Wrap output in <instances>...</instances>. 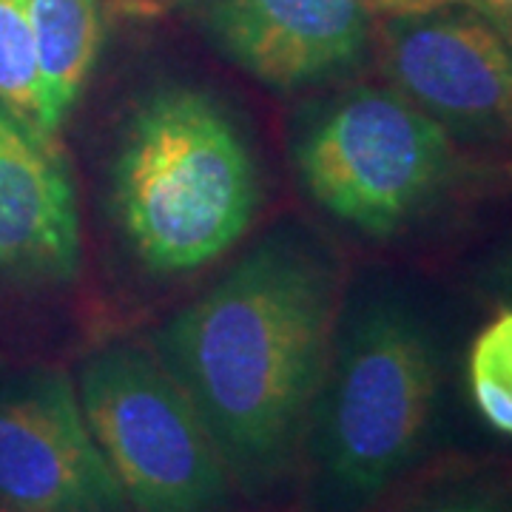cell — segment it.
I'll return each mask as SVG.
<instances>
[{"label": "cell", "instance_id": "cell-1", "mask_svg": "<svg viewBox=\"0 0 512 512\" xmlns=\"http://www.w3.org/2000/svg\"><path fill=\"white\" fill-rule=\"evenodd\" d=\"M339 319L336 259L285 225L151 333L239 495L265 498L299 470Z\"/></svg>", "mask_w": 512, "mask_h": 512}, {"label": "cell", "instance_id": "cell-2", "mask_svg": "<svg viewBox=\"0 0 512 512\" xmlns=\"http://www.w3.org/2000/svg\"><path fill=\"white\" fill-rule=\"evenodd\" d=\"M259 205L254 148L217 94L160 83L128 109L109 160V208L146 271L180 276L217 262Z\"/></svg>", "mask_w": 512, "mask_h": 512}, {"label": "cell", "instance_id": "cell-3", "mask_svg": "<svg viewBox=\"0 0 512 512\" xmlns=\"http://www.w3.org/2000/svg\"><path fill=\"white\" fill-rule=\"evenodd\" d=\"M441 362L430 328L393 293L342 313L299 467L316 512H370L427 447Z\"/></svg>", "mask_w": 512, "mask_h": 512}, {"label": "cell", "instance_id": "cell-4", "mask_svg": "<svg viewBox=\"0 0 512 512\" xmlns=\"http://www.w3.org/2000/svg\"><path fill=\"white\" fill-rule=\"evenodd\" d=\"M293 171L328 217L393 239L439 205L461 177L444 128L390 86H353L316 106L293 134Z\"/></svg>", "mask_w": 512, "mask_h": 512}, {"label": "cell", "instance_id": "cell-5", "mask_svg": "<svg viewBox=\"0 0 512 512\" xmlns=\"http://www.w3.org/2000/svg\"><path fill=\"white\" fill-rule=\"evenodd\" d=\"M100 453L134 512H228L234 481L200 413L151 345L92 350L74 376Z\"/></svg>", "mask_w": 512, "mask_h": 512}, {"label": "cell", "instance_id": "cell-6", "mask_svg": "<svg viewBox=\"0 0 512 512\" xmlns=\"http://www.w3.org/2000/svg\"><path fill=\"white\" fill-rule=\"evenodd\" d=\"M384 86L433 117L458 146H512L507 40L470 6L373 20Z\"/></svg>", "mask_w": 512, "mask_h": 512}, {"label": "cell", "instance_id": "cell-7", "mask_svg": "<svg viewBox=\"0 0 512 512\" xmlns=\"http://www.w3.org/2000/svg\"><path fill=\"white\" fill-rule=\"evenodd\" d=\"M0 512H134L60 367L0 379Z\"/></svg>", "mask_w": 512, "mask_h": 512}, {"label": "cell", "instance_id": "cell-8", "mask_svg": "<svg viewBox=\"0 0 512 512\" xmlns=\"http://www.w3.org/2000/svg\"><path fill=\"white\" fill-rule=\"evenodd\" d=\"M197 26L228 63L276 92L342 80L373 46L362 0H197Z\"/></svg>", "mask_w": 512, "mask_h": 512}, {"label": "cell", "instance_id": "cell-9", "mask_svg": "<svg viewBox=\"0 0 512 512\" xmlns=\"http://www.w3.org/2000/svg\"><path fill=\"white\" fill-rule=\"evenodd\" d=\"M83 268L77 180L55 134L0 103V279L72 285Z\"/></svg>", "mask_w": 512, "mask_h": 512}, {"label": "cell", "instance_id": "cell-10", "mask_svg": "<svg viewBox=\"0 0 512 512\" xmlns=\"http://www.w3.org/2000/svg\"><path fill=\"white\" fill-rule=\"evenodd\" d=\"M49 126L60 131L92 77L100 55V0H26Z\"/></svg>", "mask_w": 512, "mask_h": 512}, {"label": "cell", "instance_id": "cell-11", "mask_svg": "<svg viewBox=\"0 0 512 512\" xmlns=\"http://www.w3.org/2000/svg\"><path fill=\"white\" fill-rule=\"evenodd\" d=\"M370 512H512V470L498 464L450 467L402 495L387 493Z\"/></svg>", "mask_w": 512, "mask_h": 512}, {"label": "cell", "instance_id": "cell-12", "mask_svg": "<svg viewBox=\"0 0 512 512\" xmlns=\"http://www.w3.org/2000/svg\"><path fill=\"white\" fill-rule=\"evenodd\" d=\"M0 103L55 134L49 126L46 89L26 0H0Z\"/></svg>", "mask_w": 512, "mask_h": 512}, {"label": "cell", "instance_id": "cell-13", "mask_svg": "<svg viewBox=\"0 0 512 512\" xmlns=\"http://www.w3.org/2000/svg\"><path fill=\"white\" fill-rule=\"evenodd\" d=\"M473 404L493 430L512 436V311L501 308L476 336L467 356Z\"/></svg>", "mask_w": 512, "mask_h": 512}, {"label": "cell", "instance_id": "cell-14", "mask_svg": "<svg viewBox=\"0 0 512 512\" xmlns=\"http://www.w3.org/2000/svg\"><path fill=\"white\" fill-rule=\"evenodd\" d=\"M367 15L373 20L404 18V15H424L447 6H467V0H362Z\"/></svg>", "mask_w": 512, "mask_h": 512}, {"label": "cell", "instance_id": "cell-15", "mask_svg": "<svg viewBox=\"0 0 512 512\" xmlns=\"http://www.w3.org/2000/svg\"><path fill=\"white\" fill-rule=\"evenodd\" d=\"M487 285L493 296L501 302V308H510L512 311V251L501 254L490 265V274H487Z\"/></svg>", "mask_w": 512, "mask_h": 512}, {"label": "cell", "instance_id": "cell-16", "mask_svg": "<svg viewBox=\"0 0 512 512\" xmlns=\"http://www.w3.org/2000/svg\"><path fill=\"white\" fill-rule=\"evenodd\" d=\"M467 6L490 20L501 35H512V0H467Z\"/></svg>", "mask_w": 512, "mask_h": 512}, {"label": "cell", "instance_id": "cell-17", "mask_svg": "<svg viewBox=\"0 0 512 512\" xmlns=\"http://www.w3.org/2000/svg\"><path fill=\"white\" fill-rule=\"evenodd\" d=\"M504 40H507V52H510V63H512V35H504Z\"/></svg>", "mask_w": 512, "mask_h": 512}]
</instances>
